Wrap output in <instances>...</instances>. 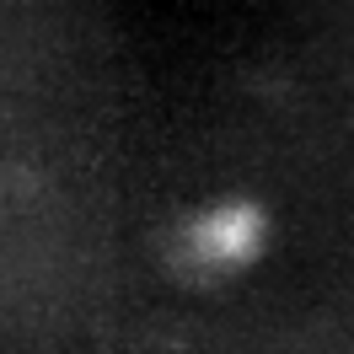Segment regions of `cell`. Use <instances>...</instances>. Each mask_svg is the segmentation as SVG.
Segmentation results:
<instances>
[{
    "label": "cell",
    "mask_w": 354,
    "mask_h": 354,
    "mask_svg": "<svg viewBox=\"0 0 354 354\" xmlns=\"http://www.w3.org/2000/svg\"><path fill=\"white\" fill-rule=\"evenodd\" d=\"M194 242H199V252L209 263H236L258 247V215L252 209H215V215L199 221Z\"/></svg>",
    "instance_id": "6da1fadb"
}]
</instances>
